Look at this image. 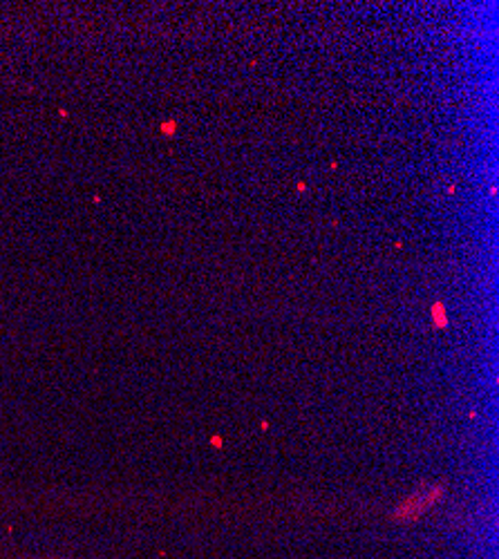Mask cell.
<instances>
[{
    "instance_id": "6da1fadb",
    "label": "cell",
    "mask_w": 499,
    "mask_h": 559,
    "mask_svg": "<svg viewBox=\"0 0 499 559\" xmlns=\"http://www.w3.org/2000/svg\"><path fill=\"white\" fill-rule=\"evenodd\" d=\"M162 130H164L166 134H173V130H175V121H168L166 126H162Z\"/></svg>"
}]
</instances>
